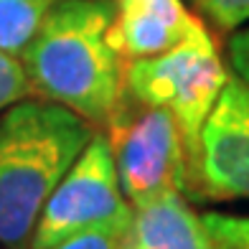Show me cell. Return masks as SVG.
I'll list each match as a JSON object with an SVG mask.
<instances>
[{
    "instance_id": "1",
    "label": "cell",
    "mask_w": 249,
    "mask_h": 249,
    "mask_svg": "<svg viewBox=\"0 0 249 249\" xmlns=\"http://www.w3.org/2000/svg\"><path fill=\"white\" fill-rule=\"evenodd\" d=\"M112 23L115 0H61L20 56L33 92L107 127L124 97Z\"/></svg>"
},
{
    "instance_id": "2",
    "label": "cell",
    "mask_w": 249,
    "mask_h": 249,
    "mask_svg": "<svg viewBox=\"0 0 249 249\" xmlns=\"http://www.w3.org/2000/svg\"><path fill=\"white\" fill-rule=\"evenodd\" d=\"M92 138L84 117L49 99L0 112V247L31 244L43 203Z\"/></svg>"
},
{
    "instance_id": "3",
    "label": "cell",
    "mask_w": 249,
    "mask_h": 249,
    "mask_svg": "<svg viewBox=\"0 0 249 249\" xmlns=\"http://www.w3.org/2000/svg\"><path fill=\"white\" fill-rule=\"evenodd\" d=\"M226 79L229 74L203 23L173 49L148 59H135L124 69V94L140 105L163 107L173 115L186 145L191 186L201 130L216 107Z\"/></svg>"
},
{
    "instance_id": "4",
    "label": "cell",
    "mask_w": 249,
    "mask_h": 249,
    "mask_svg": "<svg viewBox=\"0 0 249 249\" xmlns=\"http://www.w3.org/2000/svg\"><path fill=\"white\" fill-rule=\"evenodd\" d=\"M107 130L120 188L132 209L168 194H191L186 145L168 109L124 94Z\"/></svg>"
},
{
    "instance_id": "5",
    "label": "cell",
    "mask_w": 249,
    "mask_h": 249,
    "mask_svg": "<svg viewBox=\"0 0 249 249\" xmlns=\"http://www.w3.org/2000/svg\"><path fill=\"white\" fill-rule=\"evenodd\" d=\"M130 221L132 206L120 188L107 135H94L43 203L28 247L46 249L84 229Z\"/></svg>"
},
{
    "instance_id": "6",
    "label": "cell",
    "mask_w": 249,
    "mask_h": 249,
    "mask_svg": "<svg viewBox=\"0 0 249 249\" xmlns=\"http://www.w3.org/2000/svg\"><path fill=\"white\" fill-rule=\"evenodd\" d=\"M211 198H249V87L236 76L201 130L194 186Z\"/></svg>"
},
{
    "instance_id": "7",
    "label": "cell",
    "mask_w": 249,
    "mask_h": 249,
    "mask_svg": "<svg viewBox=\"0 0 249 249\" xmlns=\"http://www.w3.org/2000/svg\"><path fill=\"white\" fill-rule=\"evenodd\" d=\"M198 23L183 0H115L109 38L122 59L135 61L173 49Z\"/></svg>"
},
{
    "instance_id": "8",
    "label": "cell",
    "mask_w": 249,
    "mask_h": 249,
    "mask_svg": "<svg viewBox=\"0 0 249 249\" xmlns=\"http://www.w3.org/2000/svg\"><path fill=\"white\" fill-rule=\"evenodd\" d=\"M122 249H216L203 216L183 194H168L132 209Z\"/></svg>"
},
{
    "instance_id": "9",
    "label": "cell",
    "mask_w": 249,
    "mask_h": 249,
    "mask_svg": "<svg viewBox=\"0 0 249 249\" xmlns=\"http://www.w3.org/2000/svg\"><path fill=\"white\" fill-rule=\"evenodd\" d=\"M61 0H0V51L20 59Z\"/></svg>"
},
{
    "instance_id": "10",
    "label": "cell",
    "mask_w": 249,
    "mask_h": 249,
    "mask_svg": "<svg viewBox=\"0 0 249 249\" xmlns=\"http://www.w3.org/2000/svg\"><path fill=\"white\" fill-rule=\"evenodd\" d=\"M203 224L216 249H249V216L236 213H203Z\"/></svg>"
},
{
    "instance_id": "11",
    "label": "cell",
    "mask_w": 249,
    "mask_h": 249,
    "mask_svg": "<svg viewBox=\"0 0 249 249\" xmlns=\"http://www.w3.org/2000/svg\"><path fill=\"white\" fill-rule=\"evenodd\" d=\"M130 224H105L94 226V229H84L79 234H71L66 239L56 242L46 249H122L124 234H127Z\"/></svg>"
},
{
    "instance_id": "12",
    "label": "cell",
    "mask_w": 249,
    "mask_h": 249,
    "mask_svg": "<svg viewBox=\"0 0 249 249\" xmlns=\"http://www.w3.org/2000/svg\"><path fill=\"white\" fill-rule=\"evenodd\" d=\"M198 13L221 31H239L249 23V0H191Z\"/></svg>"
},
{
    "instance_id": "13",
    "label": "cell",
    "mask_w": 249,
    "mask_h": 249,
    "mask_svg": "<svg viewBox=\"0 0 249 249\" xmlns=\"http://www.w3.org/2000/svg\"><path fill=\"white\" fill-rule=\"evenodd\" d=\"M31 92L33 89L20 59L0 51V112H5L10 105L31 97Z\"/></svg>"
},
{
    "instance_id": "14",
    "label": "cell",
    "mask_w": 249,
    "mask_h": 249,
    "mask_svg": "<svg viewBox=\"0 0 249 249\" xmlns=\"http://www.w3.org/2000/svg\"><path fill=\"white\" fill-rule=\"evenodd\" d=\"M229 64L234 69V76L242 79L249 87V28L236 31L229 41Z\"/></svg>"
},
{
    "instance_id": "15",
    "label": "cell",
    "mask_w": 249,
    "mask_h": 249,
    "mask_svg": "<svg viewBox=\"0 0 249 249\" xmlns=\"http://www.w3.org/2000/svg\"><path fill=\"white\" fill-rule=\"evenodd\" d=\"M0 249H5V247H0Z\"/></svg>"
}]
</instances>
